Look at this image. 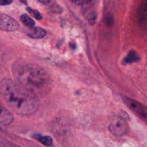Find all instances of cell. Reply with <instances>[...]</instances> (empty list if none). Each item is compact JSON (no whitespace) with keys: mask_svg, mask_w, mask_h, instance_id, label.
Wrapping results in <instances>:
<instances>
[{"mask_svg":"<svg viewBox=\"0 0 147 147\" xmlns=\"http://www.w3.org/2000/svg\"><path fill=\"white\" fill-rule=\"evenodd\" d=\"M26 9H27V11H28L29 14H31V15L33 16L34 18H35L36 20H41L42 19L41 14H40L38 11H37V10L33 9L30 8V7H27V8H26Z\"/></svg>","mask_w":147,"mask_h":147,"instance_id":"13","label":"cell"},{"mask_svg":"<svg viewBox=\"0 0 147 147\" xmlns=\"http://www.w3.org/2000/svg\"><path fill=\"white\" fill-rule=\"evenodd\" d=\"M92 0H71L73 4L77 6H85L89 4L92 2Z\"/></svg>","mask_w":147,"mask_h":147,"instance_id":"15","label":"cell"},{"mask_svg":"<svg viewBox=\"0 0 147 147\" xmlns=\"http://www.w3.org/2000/svg\"><path fill=\"white\" fill-rule=\"evenodd\" d=\"M14 120L11 112L0 103V126H8Z\"/></svg>","mask_w":147,"mask_h":147,"instance_id":"7","label":"cell"},{"mask_svg":"<svg viewBox=\"0 0 147 147\" xmlns=\"http://www.w3.org/2000/svg\"><path fill=\"white\" fill-rule=\"evenodd\" d=\"M85 17H86V20L89 21V22L91 24H93L95 22V20H96V13L94 11H89L88 12L85 13Z\"/></svg>","mask_w":147,"mask_h":147,"instance_id":"12","label":"cell"},{"mask_svg":"<svg viewBox=\"0 0 147 147\" xmlns=\"http://www.w3.org/2000/svg\"><path fill=\"white\" fill-rule=\"evenodd\" d=\"M33 138H34L35 140L38 141L40 144H42L44 146L50 147L53 146V139L50 136H44V135H41L40 134H34L33 135Z\"/></svg>","mask_w":147,"mask_h":147,"instance_id":"9","label":"cell"},{"mask_svg":"<svg viewBox=\"0 0 147 147\" xmlns=\"http://www.w3.org/2000/svg\"><path fill=\"white\" fill-rule=\"evenodd\" d=\"M12 2V0H0V5L6 6L9 5Z\"/></svg>","mask_w":147,"mask_h":147,"instance_id":"16","label":"cell"},{"mask_svg":"<svg viewBox=\"0 0 147 147\" xmlns=\"http://www.w3.org/2000/svg\"><path fill=\"white\" fill-rule=\"evenodd\" d=\"M137 18L141 28L147 31V0H141L137 11Z\"/></svg>","mask_w":147,"mask_h":147,"instance_id":"6","label":"cell"},{"mask_svg":"<svg viewBox=\"0 0 147 147\" xmlns=\"http://www.w3.org/2000/svg\"><path fill=\"white\" fill-rule=\"evenodd\" d=\"M13 74L17 83L35 91L43 90L50 83L48 73L42 67L31 63H18L13 67Z\"/></svg>","mask_w":147,"mask_h":147,"instance_id":"2","label":"cell"},{"mask_svg":"<svg viewBox=\"0 0 147 147\" xmlns=\"http://www.w3.org/2000/svg\"><path fill=\"white\" fill-rule=\"evenodd\" d=\"M123 103L128 107V109L132 111L135 115L138 116L141 120L147 123V107L144 104L132 98L123 96L122 98Z\"/></svg>","mask_w":147,"mask_h":147,"instance_id":"4","label":"cell"},{"mask_svg":"<svg viewBox=\"0 0 147 147\" xmlns=\"http://www.w3.org/2000/svg\"><path fill=\"white\" fill-rule=\"evenodd\" d=\"M0 95L8 107L20 116L33 115L39 108L35 93L10 79L0 82Z\"/></svg>","mask_w":147,"mask_h":147,"instance_id":"1","label":"cell"},{"mask_svg":"<svg viewBox=\"0 0 147 147\" xmlns=\"http://www.w3.org/2000/svg\"><path fill=\"white\" fill-rule=\"evenodd\" d=\"M20 1L24 4H25V5H27V1H26V0H20Z\"/></svg>","mask_w":147,"mask_h":147,"instance_id":"18","label":"cell"},{"mask_svg":"<svg viewBox=\"0 0 147 147\" xmlns=\"http://www.w3.org/2000/svg\"><path fill=\"white\" fill-rule=\"evenodd\" d=\"M26 34L31 38L41 39L46 35V31L41 27H28Z\"/></svg>","mask_w":147,"mask_h":147,"instance_id":"8","label":"cell"},{"mask_svg":"<svg viewBox=\"0 0 147 147\" xmlns=\"http://www.w3.org/2000/svg\"><path fill=\"white\" fill-rule=\"evenodd\" d=\"M19 23L7 14L0 13V30L4 31H15L18 30Z\"/></svg>","mask_w":147,"mask_h":147,"instance_id":"5","label":"cell"},{"mask_svg":"<svg viewBox=\"0 0 147 147\" xmlns=\"http://www.w3.org/2000/svg\"><path fill=\"white\" fill-rule=\"evenodd\" d=\"M20 20L22 22V24L27 27H32L35 24L34 20L27 14H22V15L20 16Z\"/></svg>","mask_w":147,"mask_h":147,"instance_id":"11","label":"cell"},{"mask_svg":"<svg viewBox=\"0 0 147 147\" xmlns=\"http://www.w3.org/2000/svg\"><path fill=\"white\" fill-rule=\"evenodd\" d=\"M0 144L1 147H20L19 145L13 143V142H9V141L1 140L0 139Z\"/></svg>","mask_w":147,"mask_h":147,"instance_id":"14","label":"cell"},{"mask_svg":"<svg viewBox=\"0 0 147 147\" xmlns=\"http://www.w3.org/2000/svg\"><path fill=\"white\" fill-rule=\"evenodd\" d=\"M37 1L43 4H48L50 3V0H37Z\"/></svg>","mask_w":147,"mask_h":147,"instance_id":"17","label":"cell"},{"mask_svg":"<svg viewBox=\"0 0 147 147\" xmlns=\"http://www.w3.org/2000/svg\"><path fill=\"white\" fill-rule=\"evenodd\" d=\"M140 60V57L138 56V55L137 54V53L134 50H131L129 53L127 54V55L125 56V58L123 59V63L124 64H131V63H135V62H138Z\"/></svg>","mask_w":147,"mask_h":147,"instance_id":"10","label":"cell"},{"mask_svg":"<svg viewBox=\"0 0 147 147\" xmlns=\"http://www.w3.org/2000/svg\"><path fill=\"white\" fill-rule=\"evenodd\" d=\"M108 128L112 134L118 137L125 135L129 130L127 121L121 117H115L112 119Z\"/></svg>","mask_w":147,"mask_h":147,"instance_id":"3","label":"cell"}]
</instances>
